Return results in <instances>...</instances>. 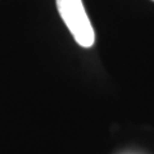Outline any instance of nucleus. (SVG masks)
Wrapping results in <instances>:
<instances>
[{
    "instance_id": "1",
    "label": "nucleus",
    "mask_w": 154,
    "mask_h": 154,
    "mask_svg": "<svg viewBox=\"0 0 154 154\" xmlns=\"http://www.w3.org/2000/svg\"><path fill=\"white\" fill-rule=\"evenodd\" d=\"M62 19L68 27L76 42L82 48H91L95 42V33L86 14L82 0H55Z\"/></svg>"
},
{
    "instance_id": "2",
    "label": "nucleus",
    "mask_w": 154,
    "mask_h": 154,
    "mask_svg": "<svg viewBox=\"0 0 154 154\" xmlns=\"http://www.w3.org/2000/svg\"><path fill=\"white\" fill-rule=\"evenodd\" d=\"M152 2H154V0H152Z\"/></svg>"
}]
</instances>
